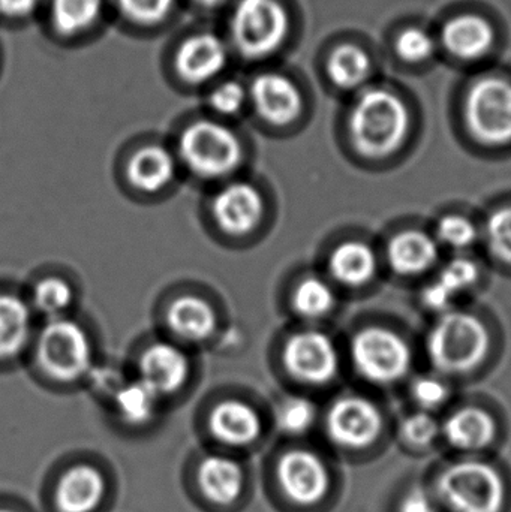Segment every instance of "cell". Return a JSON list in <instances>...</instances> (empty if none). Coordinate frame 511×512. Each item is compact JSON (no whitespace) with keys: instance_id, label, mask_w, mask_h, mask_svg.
<instances>
[{"instance_id":"cell-1","label":"cell","mask_w":511,"mask_h":512,"mask_svg":"<svg viewBox=\"0 0 511 512\" xmlns=\"http://www.w3.org/2000/svg\"><path fill=\"white\" fill-rule=\"evenodd\" d=\"M290 27V14L281 0H234L228 15V45L243 62L260 63L284 47Z\"/></svg>"},{"instance_id":"cell-2","label":"cell","mask_w":511,"mask_h":512,"mask_svg":"<svg viewBox=\"0 0 511 512\" xmlns=\"http://www.w3.org/2000/svg\"><path fill=\"white\" fill-rule=\"evenodd\" d=\"M177 155L186 168L201 179H224L239 170L245 149L239 135L218 119L189 123L179 137Z\"/></svg>"},{"instance_id":"cell-3","label":"cell","mask_w":511,"mask_h":512,"mask_svg":"<svg viewBox=\"0 0 511 512\" xmlns=\"http://www.w3.org/2000/svg\"><path fill=\"white\" fill-rule=\"evenodd\" d=\"M408 122L407 108L398 96L389 90L372 89L354 105L350 131L362 155L384 158L404 143Z\"/></svg>"},{"instance_id":"cell-4","label":"cell","mask_w":511,"mask_h":512,"mask_svg":"<svg viewBox=\"0 0 511 512\" xmlns=\"http://www.w3.org/2000/svg\"><path fill=\"white\" fill-rule=\"evenodd\" d=\"M488 349V330L470 313H446L429 334V358L441 372H470L485 360Z\"/></svg>"},{"instance_id":"cell-5","label":"cell","mask_w":511,"mask_h":512,"mask_svg":"<svg viewBox=\"0 0 511 512\" xmlns=\"http://www.w3.org/2000/svg\"><path fill=\"white\" fill-rule=\"evenodd\" d=\"M89 334L72 319H50L36 339V360L45 375L60 382H72L92 366Z\"/></svg>"},{"instance_id":"cell-6","label":"cell","mask_w":511,"mask_h":512,"mask_svg":"<svg viewBox=\"0 0 511 512\" xmlns=\"http://www.w3.org/2000/svg\"><path fill=\"white\" fill-rule=\"evenodd\" d=\"M438 493L453 512H500L504 504L503 480L486 463L450 466L438 480Z\"/></svg>"},{"instance_id":"cell-7","label":"cell","mask_w":511,"mask_h":512,"mask_svg":"<svg viewBox=\"0 0 511 512\" xmlns=\"http://www.w3.org/2000/svg\"><path fill=\"white\" fill-rule=\"evenodd\" d=\"M357 372L374 384H392L411 367V351L404 339L386 328H365L351 343Z\"/></svg>"},{"instance_id":"cell-8","label":"cell","mask_w":511,"mask_h":512,"mask_svg":"<svg viewBox=\"0 0 511 512\" xmlns=\"http://www.w3.org/2000/svg\"><path fill=\"white\" fill-rule=\"evenodd\" d=\"M231 56L227 38L213 30H197L177 42L171 66L174 77L185 86H212L224 77Z\"/></svg>"},{"instance_id":"cell-9","label":"cell","mask_w":511,"mask_h":512,"mask_svg":"<svg viewBox=\"0 0 511 512\" xmlns=\"http://www.w3.org/2000/svg\"><path fill=\"white\" fill-rule=\"evenodd\" d=\"M465 120L477 140L492 146L510 143V81L498 77L477 81L465 101Z\"/></svg>"},{"instance_id":"cell-10","label":"cell","mask_w":511,"mask_h":512,"mask_svg":"<svg viewBox=\"0 0 511 512\" xmlns=\"http://www.w3.org/2000/svg\"><path fill=\"white\" fill-rule=\"evenodd\" d=\"M285 370L297 381L324 385L335 378L339 369L338 352L332 340L315 330L300 331L284 346Z\"/></svg>"},{"instance_id":"cell-11","label":"cell","mask_w":511,"mask_h":512,"mask_svg":"<svg viewBox=\"0 0 511 512\" xmlns=\"http://www.w3.org/2000/svg\"><path fill=\"white\" fill-rule=\"evenodd\" d=\"M248 89L249 107L267 125L282 128L296 122L302 114V92L284 72H258Z\"/></svg>"},{"instance_id":"cell-12","label":"cell","mask_w":511,"mask_h":512,"mask_svg":"<svg viewBox=\"0 0 511 512\" xmlns=\"http://www.w3.org/2000/svg\"><path fill=\"white\" fill-rule=\"evenodd\" d=\"M276 477L284 495L302 507L318 504L329 492V471L312 451H287L276 466Z\"/></svg>"},{"instance_id":"cell-13","label":"cell","mask_w":511,"mask_h":512,"mask_svg":"<svg viewBox=\"0 0 511 512\" xmlns=\"http://www.w3.org/2000/svg\"><path fill=\"white\" fill-rule=\"evenodd\" d=\"M380 411L363 397H342L330 408L326 418L329 438L339 447L359 450L369 447L381 433Z\"/></svg>"},{"instance_id":"cell-14","label":"cell","mask_w":511,"mask_h":512,"mask_svg":"<svg viewBox=\"0 0 511 512\" xmlns=\"http://www.w3.org/2000/svg\"><path fill=\"white\" fill-rule=\"evenodd\" d=\"M212 216L219 230L228 236H248L263 219V195L252 183H228L213 198Z\"/></svg>"},{"instance_id":"cell-15","label":"cell","mask_w":511,"mask_h":512,"mask_svg":"<svg viewBox=\"0 0 511 512\" xmlns=\"http://www.w3.org/2000/svg\"><path fill=\"white\" fill-rule=\"evenodd\" d=\"M138 372L140 381L149 385L159 396L165 397L185 387L191 363L180 346L170 342H155L141 354Z\"/></svg>"},{"instance_id":"cell-16","label":"cell","mask_w":511,"mask_h":512,"mask_svg":"<svg viewBox=\"0 0 511 512\" xmlns=\"http://www.w3.org/2000/svg\"><path fill=\"white\" fill-rule=\"evenodd\" d=\"M197 486L201 496L213 505L230 507L245 492V468L233 457L209 454L198 463Z\"/></svg>"},{"instance_id":"cell-17","label":"cell","mask_w":511,"mask_h":512,"mask_svg":"<svg viewBox=\"0 0 511 512\" xmlns=\"http://www.w3.org/2000/svg\"><path fill=\"white\" fill-rule=\"evenodd\" d=\"M209 432L216 441L230 448H245L260 439L263 421L254 406L243 400L216 403L209 414Z\"/></svg>"},{"instance_id":"cell-18","label":"cell","mask_w":511,"mask_h":512,"mask_svg":"<svg viewBox=\"0 0 511 512\" xmlns=\"http://www.w3.org/2000/svg\"><path fill=\"white\" fill-rule=\"evenodd\" d=\"M107 492L104 475L95 466L75 465L66 469L54 487L59 512H95Z\"/></svg>"},{"instance_id":"cell-19","label":"cell","mask_w":511,"mask_h":512,"mask_svg":"<svg viewBox=\"0 0 511 512\" xmlns=\"http://www.w3.org/2000/svg\"><path fill=\"white\" fill-rule=\"evenodd\" d=\"M177 159L161 144H149L132 153L126 165L128 182L143 194H158L176 177Z\"/></svg>"},{"instance_id":"cell-20","label":"cell","mask_w":511,"mask_h":512,"mask_svg":"<svg viewBox=\"0 0 511 512\" xmlns=\"http://www.w3.org/2000/svg\"><path fill=\"white\" fill-rule=\"evenodd\" d=\"M165 321L174 336L191 343L209 340L218 327L215 309L197 295H182L168 306Z\"/></svg>"},{"instance_id":"cell-21","label":"cell","mask_w":511,"mask_h":512,"mask_svg":"<svg viewBox=\"0 0 511 512\" xmlns=\"http://www.w3.org/2000/svg\"><path fill=\"white\" fill-rule=\"evenodd\" d=\"M495 33L489 21L480 15H459L447 21L443 42L459 59L474 60L485 56L494 44Z\"/></svg>"},{"instance_id":"cell-22","label":"cell","mask_w":511,"mask_h":512,"mask_svg":"<svg viewBox=\"0 0 511 512\" xmlns=\"http://www.w3.org/2000/svg\"><path fill=\"white\" fill-rule=\"evenodd\" d=\"M32 336V310L11 292H0V361L18 357Z\"/></svg>"},{"instance_id":"cell-23","label":"cell","mask_w":511,"mask_h":512,"mask_svg":"<svg viewBox=\"0 0 511 512\" xmlns=\"http://www.w3.org/2000/svg\"><path fill=\"white\" fill-rule=\"evenodd\" d=\"M107 0H47L51 29L63 38H77L101 21Z\"/></svg>"},{"instance_id":"cell-24","label":"cell","mask_w":511,"mask_h":512,"mask_svg":"<svg viewBox=\"0 0 511 512\" xmlns=\"http://www.w3.org/2000/svg\"><path fill=\"white\" fill-rule=\"evenodd\" d=\"M495 433V421L482 409H461L444 424L447 441L459 450H482L494 441Z\"/></svg>"},{"instance_id":"cell-25","label":"cell","mask_w":511,"mask_h":512,"mask_svg":"<svg viewBox=\"0 0 511 512\" xmlns=\"http://www.w3.org/2000/svg\"><path fill=\"white\" fill-rule=\"evenodd\" d=\"M438 246L434 239L420 231H405L390 242L387 258L399 274H420L435 264Z\"/></svg>"},{"instance_id":"cell-26","label":"cell","mask_w":511,"mask_h":512,"mask_svg":"<svg viewBox=\"0 0 511 512\" xmlns=\"http://www.w3.org/2000/svg\"><path fill=\"white\" fill-rule=\"evenodd\" d=\"M162 397L143 381L129 382L114 394V411L129 427L149 426L159 412Z\"/></svg>"},{"instance_id":"cell-27","label":"cell","mask_w":511,"mask_h":512,"mask_svg":"<svg viewBox=\"0 0 511 512\" xmlns=\"http://www.w3.org/2000/svg\"><path fill=\"white\" fill-rule=\"evenodd\" d=\"M330 273L338 282L359 286L369 282L377 271V256L365 243L347 242L330 256Z\"/></svg>"},{"instance_id":"cell-28","label":"cell","mask_w":511,"mask_h":512,"mask_svg":"<svg viewBox=\"0 0 511 512\" xmlns=\"http://www.w3.org/2000/svg\"><path fill=\"white\" fill-rule=\"evenodd\" d=\"M330 80L341 89H356L368 80L371 60L362 48L341 45L333 51L327 63Z\"/></svg>"},{"instance_id":"cell-29","label":"cell","mask_w":511,"mask_h":512,"mask_svg":"<svg viewBox=\"0 0 511 512\" xmlns=\"http://www.w3.org/2000/svg\"><path fill=\"white\" fill-rule=\"evenodd\" d=\"M111 3L131 26L155 29L173 15L177 0H111Z\"/></svg>"},{"instance_id":"cell-30","label":"cell","mask_w":511,"mask_h":512,"mask_svg":"<svg viewBox=\"0 0 511 512\" xmlns=\"http://www.w3.org/2000/svg\"><path fill=\"white\" fill-rule=\"evenodd\" d=\"M207 105L218 117L231 119L240 116L249 107L248 84L237 78L222 77L210 86Z\"/></svg>"},{"instance_id":"cell-31","label":"cell","mask_w":511,"mask_h":512,"mask_svg":"<svg viewBox=\"0 0 511 512\" xmlns=\"http://www.w3.org/2000/svg\"><path fill=\"white\" fill-rule=\"evenodd\" d=\"M74 300V291L60 277H45L36 283L32 292L33 309L50 319L63 318Z\"/></svg>"},{"instance_id":"cell-32","label":"cell","mask_w":511,"mask_h":512,"mask_svg":"<svg viewBox=\"0 0 511 512\" xmlns=\"http://www.w3.org/2000/svg\"><path fill=\"white\" fill-rule=\"evenodd\" d=\"M335 304V294L329 283L318 277L302 280L294 289L293 307L300 316L317 319L327 315Z\"/></svg>"},{"instance_id":"cell-33","label":"cell","mask_w":511,"mask_h":512,"mask_svg":"<svg viewBox=\"0 0 511 512\" xmlns=\"http://www.w3.org/2000/svg\"><path fill=\"white\" fill-rule=\"evenodd\" d=\"M317 412L311 400L303 397H290L276 409V426L285 435L300 436L308 432L314 424Z\"/></svg>"},{"instance_id":"cell-34","label":"cell","mask_w":511,"mask_h":512,"mask_svg":"<svg viewBox=\"0 0 511 512\" xmlns=\"http://www.w3.org/2000/svg\"><path fill=\"white\" fill-rule=\"evenodd\" d=\"M479 277V268L471 259L459 258L449 262L441 271L437 283L453 298L473 286Z\"/></svg>"},{"instance_id":"cell-35","label":"cell","mask_w":511,"mask_h":512,"mask_svg":"<svg viewBox=\"0 0 511 512\" xmlns=\"http://www.w3.org/2000/svg\"><path fill=\"white\" fill-rule=\"evenodd\" d=\"M434 50V39L420 27H410L396 39V51L407 62H423L434 54Z\"/></svg>"},{"instance_id":"cell-36","label":"cell","mask_w":511,"mask_h":512,"mask_svg":"<svg viewBox=\"0 0 511 512\" xmlns=\"http://www.w3.org/2000/svg\"><path fill=\"white\" fill-rule=\"evenodd\" d=\"M486 236L494 255L511 264V207L492 213L486 225Z\"/></svg>"},{"instance_id":"cell-37","label":"cell","mask_w":511,"mask_h":512,"mask_svg":"<svg viewBox=\"0 0 511 512\" xmlns=\"http://www.w3.org/2000/svg\"><path fill=\"white\" fill-rule=\"evenodd\" d=\"M438 240L453 249H465L476 240L477 231L468 219L449 215L438 222Z\"/></svg>"},{"instance_id":"cell-38","label":"cell","mask_w":511,"mask_h":512,"mask_svg":"<svg viewBox=\"0 0 511 512\" xmlns=\"http://www.w3.org/2000/svg\"><path fill=\"white\" fill-rule=\"evenodd\" d=\"M440 427L431 415L422 412L408 417L402 424V435L416 447H426L437 438Z\"/></svg>"},{"instance_id":"cell-39","label":"cell","mask_w":511,"mask_h":512,"mask_svg":"<svg viewBox=\"0 0 511 512\" xmlns=\"http://www.w3.org/2000/svg\"><path fill=\"white\" fill-rule=\"evenodd\" d=\"M447 394L449 391L440 379L422 378L413 387L414 399L425 409H434L443 405L446 402Z\"/></svg>"},{"instance_id":"cell-40","label":"cell","mask_w":511,"mask_h":512,"mask_svg":"<svg viewBox=\"0 0 511 512\" xmlns=\"http://www.w3.org/2000/svg\"><path fill=\"white\" fill-rule=\"evenodd\" d=\"M45 5L47 0H0V14L12 20H23L35 15Z\"/></svg>"},{"instance_id":"cell-41","label":"cell","mask_w":511,"mask_h":512,"mask_svg":"<svg viewBox=\"0 0 511 512\" xmlns=\"http://www.w3.org/2000/svg\"><path fill=\"white\" fill-rule=\"evenodd\" d=\"M399 512H437L431 498L422 489H413L399 505Z\"/></svg>"},{"instance_id":"cell-42","label":"cell","mask_w":511,"mask_h":512,"mask_svg":"<svg viewBox=\"0 0 511 512\" xmlns=\"http://www.w3.org/2000/svg\"><path fill=\"white\" fill-rule=\"evenodd\" d=\"M453 300H455V298L447 294L437 282L432 283V285L428 286L425 292H423V301H425L426 307L437 310V312H443V310L449 309Z\"/></svg>"},{"instance_id":"cell-43","label":"cell","mask_w":511,"mask_h":512,"mask_svg":"<svg viewBox=\"0 0 511 512\" xmlns=\"http://www.w3.org/2000/svg\"><path fill=\"white\" fill-rule=\"evenodd\" d=\"M189 2L201 11H216V9H221L222 6L231 5L234 0H189Z\"/></svg>"},{"instance_id":"cell-44","label":"cell","mask_w":511,"mask_h":512,"mask_svg":"<svg viewBox=\"0 0 511 512\" xmlns=\"http://www.w3.org/2000/svg\"><path fill=\"white\" fill-rule=\"evenodd\" d=\"M0 512H20V511L14 510V508L0 507Z\"/></svg>"}]
</instances>
